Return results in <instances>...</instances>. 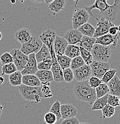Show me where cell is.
<instances>
[{
  "label": "cell",
  "instance_id": "6da1fadb",
  "mask_svg": "<svg viewBox=\"0 0 120 124\" xmlns=\"http://www.w3.org/2000/svg\"><path fill=\"white\" fill-rule=\"evenodd\" d=\"M73 93L77 100L87 102L90 104H93L97 99L96 90L90 86L88 80L76 82L73 87Z\"/></svg>",
  "mask_w": 120,
  "mask_h": 124
},
{
  "label": "cell",
  "instance_id": "3957f363",
  "mask_svg": "<svg viewBox=\"0 0 120 124\" xmlns=\"http://www.w3.org/2000/svg\"><path fill=\"white\" fill-rule=\"evenodd\" d=\"M113 49L110 46H104L99 44H95L91 50L93 59L95 61L108 62L111 55Z\"/></svg>",
  "mask_w": 120,
  "mask_h": 124
},
{
  "label": "cell",
  "instance_id": "e575fe53",
  "mask_svg": "<svg viewBox=\"0 0 120 124\" xmlns=\"http://www.w3.org/2000/svg\"><path fill=\"white\" fill-rule=\"evenodd\" d=\"M61 104L60 102L58 100H56L52 104V106L51 107L49 110V112L51 113H54L55 116H56V118H57V121L60 120L61 119Z\"/></svg>",
  "mask_w": 120,
  "mask_h": 124
},
{
  "label": "cell",
  "instance_id": "b9f144b4",
  "mask_svg": "<svg viewBox=\"0 0 120 124\" xmlns=\"http://www.w3.org/2000/svg\"><path fill=\"white\" fill-rule=\"evenodd\" d=\"M120 103V97L117 96V95H112V94H108V104L111 106L117 107L119 106Z\"/></svg>",
  "mask_w": 120,
  "mask_h": 124
},
{
  "label": "cell",
  "instance_id": "f35d334b",
  "mask_svg": "<svg viewBox=\"0 0 120 124\" xmlns=\"http://www.w3.org/2000/svg\"><path fill=\"white\" fill-rule=\"evenodd\" d=\"M117 70L116 69H110L109 70L107 71L104 74V75L103 76L102 78L101 81L103 83L105 84H108L112 79L114 77V76L115 75L116 73H117Z\"/></svg>",
  "mask_w": 120,
  "mask_h": 124
},
{
  "label": "cell",
  "instance_id": "9a60e30c",
  "mask_svg": "<svg viewBox=\"0 0 120 124\" xmlns=\"http://www.w3.org/2000/svg\"><path fill=\"white\" fill-rule=\"evenodd\" d=\"M82 37V33L78 29H73L67 31L64 38L67 41L68 44L77 45L81 41Z\"/></svg>",
  "mask_w": 120,
  "mask_h": 124
},
{
  "label": "cell",
  "instance_id": "1f68e13d",
  "mask_svg": "<svg viewBox=\"0 0 120 124\" xmlns=\"http://www.w3.org/2000/svg\"><path fill=\"white\" fill-rule=\"evenodd\" d=\"M80 56L82 57L85 64H87V65H90L93 61L92 54L91 52L83 48L80 46Z\"/></svg>",
  "mask_w": 120,
  "mask_h": 124
},
{
  "label": "cell",
  "instance_id": "f5cc1de1",
  "mask_svg": "<svg viewBox=\"0 0 120 124\" xmlns=\"http://www.w3.org/2000/svg\"><path fill=\"white\" fill-rule=\"evenodd\" d=\"M2 33H1V31H0V41H1V39H2Z\"/></svg>",
  "mask_w": 120,
  "mask_h": 124
},
{
  "label": "cell",
  "instance_id": "30bf717a",
  "mask_svg": "<svg viewBox=\"0 0 120 124\" xmlns=\"http://www.w3.org/2000/svg\"><path fill=\"white\" fill-rule=\"evenodd\" d=\"M120 38V33H118L115 35H112L109 33H107L101 37L96 38L95 44H99L104 46H110L112 49H114L117 46Z\"/></svg>",
  "mask_w": 120,
  "mask_h": 124
},
{
  "label": "cell",
  "instance_id": "7bdbcfd3",
  "mask_svg": "<svg viewBox=\"0 0 120 124\" xmlns=\"http://www.w3.org/2000/svg\"><path fill=\"white\" fill-rule=\"evenodd\" d=\"M41 92L43 99H48L52 97L53 96L52 91L49 87V85H41Z\"/></svg>",
  "mask_w": 120,
  "mask_h": 124
},
{
  "label": "cell",
  "instance_id": "f546056e",
  "mask_svg": "<svg viewBox=\"0 0 120 124\" xmlns=\"http://www.w3.org/2000/svg\"><path fill=\"white\" fill-rule=\"evenodd\" d=\"M56 57L58 63L60 64L62 69L64 70L67 69V68H70L71 59H70L64 54L61 55H57Z\"/></svg>",
  "mask_w": 120,
  "mask_h": 124
},
{
  "label": "cell",
  "instance_id": "d4e9b609",
  "mask_svg": "<svg viewBox=\"0 0 120 124\" xmlns=\"http://www.w3.org/2000/svg\"><path fill=\"white\" fill-rule=\"evenodd\" d=\"M35 57L37 63H40L48 58H52L48 48L45 44H43L41 50L36 54H35Z\"/></svg>",
  "mask_w": 120,
  "mask_h": 124
},
{
  "label": "cell",
  "instance_id": "ba28073f",
  "mask_svg": "<svg viewBox=\"0 0 120 124\" xmlns=\"http://www.w3.org/2000/svg\"><path fill=\"white\" fill-rule=\"evenodd\" d=\"M92 71V76L102 79L104 74L111 69V65L108 62H101L93 60L90 64Z\"/></svg>",
  "mask_w": 120,
  "mask_h": 124
},
{
  "label": "cell",
  "instance_id": "7a4b0ae2",
  "mask_svg": "<svg viewBox=\"0 0 120 124\" xmlns=\"http://www.w3.org/2000/svg\"><path fill=\"white\" fill-rule=\"evenodd\" d=\"M19 91L26 100L32 101L36 103H39L43 97L41 92V86H30L24 84L19 86Z\"/></svg>",
  "mask_w": 120,
  "mask_h": 124
},
{
  "label": "cell",
  "instance_id": "5b68a950",
  "mask_svg": "<svg viewBox=\"0 0 120 124\" xmlns=\"http://www.w3.org/2000/svg\"><path fill=\"white\" fill-rule=\"evenodd\" d=\"M43 45V42L39 37H33L28 42L21 44L20 51L27 55L32 53L36 54L41 50Z\"/></svg>",
  "mask_w": 120,
  "mask_h": 124
},
{
  "label": "cell",
  "instance_id": "11a10c76",
  "mask_svg": "<svg viewBox=\"0 0 120 124\" xmlns=\"http://www.w3.org/2000/svg\"><path fill=\"white\" fill-rule=\"evenodd\" d=\"M18 1H20V2H21V3H23V2H24V0H18Z\"/></svg>",
  "mask_w": 120,
  "mask_h": 124
},
{
  "label": "cell",
  "instance_id": "83f0119b",
  "mask_svg": "<svg viewBox=\"0 0 120 124\" xmlns=\"http://www.w3.org/2000/svg\"><path fill=\"white\" fill-rule=\"evenodd\" d=\"M23 75L20 71H16L9 75V82L13 86H20L22 84Z\"/></svg>",
  "mask_w": 120,
  "mask_h": 124
},
{
  "label": "cell",
  "instance_id": "7dc6e473",
  "mask_svg": "<svg viewBox=\"0 0 120 124\" xmlns=\"http://www.w3.org/2000/svg\"><path fill=\"white\" fill-rule=\"evenodd\" d=\"M31 2H33V3L35 4H43L45 2L44 0H30Z\"/></svg>",
  "mask_w": 120,
  "mask_h": 124
},
{
  "label": "cell",
  "instance_id": "44dd1931",
  "mask_svg": "<svg viewBox=\"0 0 120 124\" xmlns=\"http://www.w3.org/2000/svg\"><path fill=\"white\" fill-rule=\"evenodd\" d=\"M107 85L109 87L110 94L120 97V79L118 76L115 75Z\"/></svg>",
  "mask_w": 120,
  "mask_h": 124
},
{
  "label": "cell",
  "instance_id": "ffe728a7",
  "mask_svg": "<svg viewBox=\"0 0 120 124\" xmlns=\"http://www.w3.org/2000/svg\"><path fill=\"white\" fill-rule=\"evenodd\" d=\"M51 70L52 72L54 81L56 82H61L64 81V77H63V70L58 63L57 60L52 61V65Z\"/></svg>",
  "mask_w": 120,
  "mask_h": 124
},
{
  "label": "cell",
  "instance_id": "ac0fdd59",
  "mask_svg": "<svg viewBox=\"0 0 120 124\" xmlns=\"http://www.w3.org/2000/svg\"><path fill=\"white\" fill-rule=\"evenodd\" d=\"M15 38L21 44L29 41L32 38L30 31L28 28H22L15 32Z\"/></svg>",
  "mask_w": 120,
  "mask_h": 124
},
{
  "label": "cell",
  "instance_id": "d6a6232c",
  "mask_svg": "<svg viewBox=\"0 0 120 124\" xmlns=\"http://www.w3.org/2000/svg\"><path fill=\"white\" fill-rule=\"evenodd\" d=\"M2 74L1 76L3 77L5 75H11L14 72L17 71L16 67H15L14 63H8V64L2 65Z\"/></svg>",
  "mask_w": 120,
  "mask_h": 124
},
{
  "label": "cell",
  "instance_id": "f1b7e54d",
  "mask_svg": "<svg viewBox=\"0 0 120 124\" xmlns=\"http://www.w3.org/2000/svg\"><path fill=\"white\" fill-rule=\"evenodd\" d=\"M108 94H106L102 97L96 99L93 104H92L91 108L92 110H99L102 109L108 104L107 102H108Z\"/></svg>",
  "mask_w": 120,
  "mask_h": 124
},
{
  "label": "cell",
  "instance_id": "2e32d148",
  "mask_svg": "<svg viewBox=\"0 0 120 124\" xmlns=\"http://www.w3.org/2000/svg\"><path fill=\"white\" fill-rule=\"evenodd\" d=\"M60 110L61 118L63 119L76 117L77 115V108L71 104H61Z\"/></svg>",
  "mask_w": 120,
  "mask_h": 124
},
{
  "label": "cell",
  "instance_id": "60d3db41",
  "mask_svg": "<svg viewBox=\"0 0 120 124\" xmlns=\"http://www.w3.org/2000/svg\"><path fill=\"white\" fill-rule=\"evenodd\" d=\"M57 121V118L54 113L49 112L44 116V123L46 124H55Z\"/></svg>",
  "mask_w": 120,
  "mask_h": 124
},
{
  "label": "cell",
  "instance_id": "4fadbf2b",
  "mask_svg": "<svg viewBox=\"0 0 120 124\" xmlns=\"http://www.w3.org/2000/svg\"><path fill=\"white\" fill-rule=\"evenodd\" d=\"M39 70L38 69V63L35 57V54L32 53L29 55V61L24 67L21 73L22 75H35Z\"/></svg>",
  "mask_w": 120,
  "mask_h": 124
},
{
  "label": "cell",
  "instance_id": "9c48e42d",
  "mask_svg": "<svg viewBox=\"0 0 120 124\" xmlns=\"http://www.w3.org/2000/svg\"><path fill=\"white\" fill-rule=\"evenodd\" d=\"M113 26H115L114 24L112 22L108 20L104 17H102L100 19H99L98 22L96 24L93 38H98L108 33L109 29L111 27Z\"/></svg>",
  "mask_w": 120,
  "mask_h": 124
},
{
  "label": "cell",
  "instance_id": "681fc988",
  "mask_svg": "<svg viewBox=\"0 0 120 124\" xmlns=\"http://www.w3.org/2000/svg\"><path fill=\"white\" fill-rule=\"evenodd\" d=\"M2 110H3V106H2L1 105V103H0V117H1V115H2Z\"/></svg>",
  "mask_w": 120,
  "mask_h": 124
},
{
  "label": "cell",
  "instance_id": "8d00e7d4",
  "mask_svg": "<svg viewBox=\"0 0 120 124\" xmlns=\"http://www.w3.org/2000/svg\"><path fill=\"white\" fill-rule=\"evenodd\" d=\"M101 110L103 117L105 118H109V117H112L115 114V112L114 107L111 106L108 104Z\"/></svg>",
  "mask_w": 120,
  "mask_h": 124
},
{
  "label": "cell",
  "instance_id": "d6986e66",
  "mask_svg": "<svg viewBox=\"0 0 120 124\" xmlns=\"http://www.w3.org/2000/svg\"><path fill=\"white\" fill-rule=\"evenodd\" d=\"M35 75L38 78L42 85H49L50 83L54 81V77L51 70H38Z\"/></svg>",
  "mask_w": 120,
  "mask_h": 124
},
{
  "label": "cell",
  "instance_id": "74e56055",
  "mask_svg": "<svg viewBox=\"0 0 120 124\" xmlns=\"http://www.w3.org/2000/svg\"><path fill=\"white\" fill-rule=\"evenodd\" d=\"M63 77H64V80L65 82H71L74 80V75L73 70L70 68H67L63 70Z\"/></svg>",
  "mask_w": 120,
  "mask_h": 124
},
{
  "label": "cell",
  "instance_id": "603a6c76",
  "mask_svg": "<svg viewBox=\"0 0 120 124\" xmlns=\"http://www.w3.org/2000/svg\"><path fill=\"white\" fill-rule=\"evenodd\" d=\"M95 42H96L95 38L83 35L81 41L77 44V46L87 50V51H91L93 46L95 44Z\"/></svg>",
  "mask_w": 120,
  "mask_h": 124
},
{
  "label": "cell",
  "instance_id": "4316f807",
  "mask_svg": "<svg viewBox=\"0 0 120 124\" xmlns=\"http://www.w3.org/2000/svg\"><path fill=\"white\" fill-rule=\"evenodd\" d=\"M65 6V0H54L49 4L48 8L51 11L55 13H59L64 10Z\"/></svg>",
  "mask_w": 120,
  "mask_h": 124
},
{
  "label": "cell",
  "instance_id": "9f6ffc18",
  "mask_svg": "<svg viewBox=\"0 0 120 124\" xmlns=\"http://www.w3.org/2000/svg\"><path fill=\"white\" fill-rule=\"evenodd\" d=\"M80 124H90L89 123H85V122H83V123H80Z\"/></svg>",
  "mask_w": 120,
  "mask_h": 124
},
{
  "label": "cell",
  "instance_id": "836d02e7",
  "mask_svg": "<svg viewBox=\"0 0 120 124\" xmlns=\"http://www.w3.org/2000/svg\"><path fill=\"white\" fill-rule=\"evenodd\" d=\"M52 65V58H48L38 63V69L39 70H51Z\"/></svg>",
  "mask_w": 120,
  "mask_h": 124
},
{
  "label": "cell",
  "instance_id": "277c9868",
  "mask_svg": "<svg viewBox=\"0 0 120 124\" xmlns=\"http://www.w3.org/2000/svg\"><path fill=\"white\" fill-rule=\"evenodd\" d=\"M56 32L52 29H48L46 31L43 32L41 35L39 36V38L42 40L43 44L48 48L49 50L51 53V57L52 60H56V57L54 51V44L55 39L56 37Z\"/></svg>",
  "mask_w": 120,
  "mask_h": 124
},
{
  "label": "cell",
  "instance_id": "484cf974",
  "mask_svg": "<svg viewBox=\"0 0 120 124\" xmlns=\"http://www.w3.org/2000/svg\"><path fill=\"white\" fill-rule=\"evenodd\" d=\"M78 30L82 33L83 35L93 37L95 32V28L90 23L87 22L80 26L78 28Z\"/></svg>",
  "mask_w": 120,
  "mask_h": 124
},
{
  "label": "cell",
  "instance_id": "5bb4252c",
  "mask_svg": "<svg viewBox=\"0 0 120 124\" xmlns=\"http://www.w3.org/2000/svg\"><path fill=\"white\" fill-rule=\"evenodd\" d=\"M109 6L110 5L107 3V0H95V2L91 6H89V7H85L84 8L87 10V11L89 14L90 16L92 17L96 20H99L98 17H96V16L93 15L92 11V10L96 8L100 11V13H102L104 11H105L109 7Z\"/></svg>",
  "mask_w": 120,
  "mask_h": 124
},
{
  "label": "cell",
  "instance_id": "f907efd6",
  "mask_svg": "<svg viewBox=\"0 0 120 124\" xmlns=\"http://www.w3.org/2000/svg\"><path fill=\"white\" fill-rule=\"evenodd\" d=\"M44 1L45 3L47 4H51V2H52L54 0H44Z\"/></svg>",
  "mask_w": 120,
  "mask_h": 124
},
{
  "label": "cell",
  "instance_id": "db71d44e",
  "mask_svg": "<svg viewBox=\"0 0 120 124\" xmlns=\"http://www.w3.org/2000/svg\"><path fill=\"white\" fill-rule=\"evenodd\" d=\"M11 3H13V4L15 3V0H11Z\"/></svg>",
  "mask_w": 120,
  "mask_h": 124
},
{
  "label": "cell",
  "instance_id": "d590c367",
  "mask_svg": "<svg viewBox=\"0 0 120 124\" xmlns=\"http://www.w3.org/2000/svg\"><path fill=\"white\" fill-rule=\"evenodd\" d=\"M84 64H85V62L83 60L82 57L79 55V56L76 57L74 59H71L70 68L73 70H74L78 69L80 67L83 66Z\"/></svg>",
  "mask_w": 120,
  "mask_h": 124
},
{
  "label": "cell",
  "instance_id": "816d5d0a",
  "mask_svg": "<svg viewBox=\"0 0 120 124\" xmlns=\"http://www.w3.org/2000/svg\"><path fill=\"white\" fill-rule=\"evenodd\" d=\"M73 1H76V5H75V7H76V6H77V3H78V1H79V0H73Z\"/></svg>",
  "mask_w": 120,
  "mask_h": 124
},
{
  "label": "cell",
  "instance_id": "4dcf8cb0",
  "mask_svg": "<svg viewBox=\"0 0 120 124\" xmlns=\"http://www.w3.org/2000/svg\"><path fill=\"white\" fill-rule=\"evenodd\" d=\"M95 90H96L97 99L98 98L102 97L105 96L106 94H109V89L108 85L106 84L103 83V82H102L98 87H96Z\"/></svg>",
  "mask_w": 120,
  "mask_h": 124
},
{
  "label": "cell",
  "instance_id": "c3c4849f",
  "mask_svg": "<svg viewBox=\"0 0 120 124\" xmlns=\"http://www.w3.org/2000/svg\"><path fill=\"white\" fill-rule=\"evenodd\" d=\"M4 82V78L3 77H0V85H2Z\"/></svg>",
  "mask_w": 120,
  "mask_h": 124
},
{
  "label": "cell",
  "instance_id": "52a82bcc",
  "mask_svg": "<svg viewBox=\"0 0 120 124\" xmlns=\"http://www.w3.org/2000/svg\"><path fill=\"white\" fill-rule=\"evenodd\" d=\"M13 59V63L18 71H22L29 61V55H26L17 48H14L10 51Z\"/></svg>",
  "mask_w": 120,
  "mask_h": 124
},
{
  "label": "cell",
  "instance_id": "680465c9",
  "mask_svg": "<svg viewBox=\"0 0 120 124\" xmlns=\"http://www.w3.org/2000/svg\"><path fill=\"white\" fill-rule=\"evenodd\" d=\"M119 106H120V103H119Z\"/></svg>",
  "mask_w": 120,
  "mask_h": 124
},
{
  "label": "cell",
  "instance_id": "6f0895ef",
  "mask_svg": "<svg viewBox=\"0 0 120 124\" xmlns=\"http://www.w3.org/2000/svg\"><path fill=\"white\" fill-rule=\"evenodd\" d=\"M118 31L120 32V25L118 26Z\"/></svg>",
  "mask_w": 120,
  "mask_h": 124
},
{
  "label": "cell",
  "instance_id": "8992f818",
  "mask_svg": "<svg viewBox=\"0 0 120 124\" xmlns=\"http://www.w3.org/2000/svg\"><path fill=\"white\" fill-rule=\"evenodd\" d=\"M90 15L85 8H78L74 10L72 16V26L74 29H78L80 26L88 22Z\"/></svg>",
  "mask_w": 120,
  "mask_h": 124
},
{
  "label": "cell",
  "instance_id": "e0dca14e",
  "mask_svg": "<svg viewBox=\"0 0 120 124\" xmlns=\"http://www.w3.org/2000/svg\"><path fill=\"white\" fill-rule=\"evenodd\" d=\"M68 44L64 38L56 35L54 44V51L56 56L64 55Z\"/></svg>",
  "mask_w": 120,
  "mask_h": 124
},
{
  "label": "cell",
  "instance_id": "bcb514c9",
  "mask_svg": "<svg viewBox=\"0 0 120 124\" xmlns=\"http://www.w3.org/2000/svg\"><path fill=\"white\" fill-rule=\"evenodd\" d=\"M118 32H119L118 31V27L113 26L111 27L110 29H109L108 33L112 35H117L118 33Z\"/></svg>",
  "mask_w": 120,
  "mask_h": 124
},
{
  "label": "cell",
  "instance_id": "f6af8a7d",
  "mask_svg": "<svg viewBox=\"0 0 120 124\" xmlns=\"http://www.w3.org/2000/svg\"><path fill=\"white\" fill-rule=\"evenodd\" d=\"M79 121L76 117H70V118L63 119V121L61 122V124H80Z\"/></svg>",
  "mask_w": 120,
  "mask_h": 124
},
{
  "label": "cell",
  "instance_id": "8fae6325",
  "mask_svg": "<svg viewBox=\"0 0 120 124\" xmlns=\"http://www.w3.org/2000/svg\"><path fill=\"white\" fill-rule=\"evenodd\" d=\"M74 79L77 82H82L89 80L92 76V71L90 65L85 64L78 69L73 70Z\"/></svg>",
  "mask_w": 120,
  "mask_h": 124
},
{
  "label": "cell",
  "instance_id": "cb8c5ba5",
  "mask_svg": "<svg viewBox=\"0 0 120 124\" xmlns=\"http://www.w3.org/2000/svg\"><path fill=\"white\" fill-rule=\"evenodd\" d=\"M64 55H67L71 59H74L76 57L79 56V55H80V46L77 45L68 44L66 48Z\"/></svg>",
  "mask_w": 120,
  "mask_h": 124
},
{
  "label": "cell",
  "instance_id": "ab89813d",
  "mask_svg": "<svg viewBox=\"0 0 120 124\" xmlns=\"http://www.w3.org/2000/svg\"><path fill=\"white\" fill-rule=\"evenodd\" d=\"M0 61L2 65H4V64L13 63V59L10 53L6 52L0 56Z\"/></svg>",
  "mask_w": 120,
  "mask_h": 124
},
{
  "label": "cell",
  "instance_id": "7c38bea8",
  "mask_svg": "<svg viewBox=\"0 0 120 124\" xmlns=\"http://www.w3.org/2000/svg\"><path fill=\"white\" fill-rule=\"evenodd\" d=\"M120 10V0H115L114 3L113 5L109 6L108 8L102 13H100V15L108 19L109 21L112 22L117 17V14Z\"/></svg>",
  "mask_w": 120,
  "mask_h": 124
},
{
  "label": "cell",
  "instance_id": "7402d4cb",
  "mask_svg": "<svg viewBox=\"0 0 120 124\" xmlns=\"http://www.w3.org/2000/svg\"><path fill=\"white\" fill-rule=\"evenodd\" d=\"M22 84L30 86H40L42 85L41 81L35 75H23Z\"/></svg>",
  "mask_w": 120,
  "mask_h": 124
},
{
  "label": "cell",
  "instance_id": "ee69618b",
  "mask_svg": "<svg viewBox=\"0 0 120 124\" xmlns=\"http://www.w3.org/2000/svg\"><path fill=\"white\" fill-rule=\"evenodd\" d=\"M88 82L90 86H91V87L94 88H96V87H98V86L102 82L101 79H99L97 77H93V76H92V77L89 79Z\"/></svg>",
  "mask_w": 120,
  "mask_h": 124
}]
</instances>
